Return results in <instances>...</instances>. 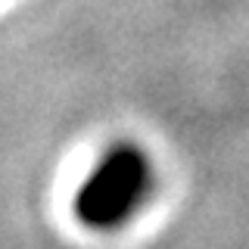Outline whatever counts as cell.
<instances>
[{"label":"cell","mask_w":249,"mask_h":249,"mask_svg":"<svg viewBox=\"0 0 249 249\" xmlns=\"http://www.w3.org/2000/svg\"><path fill=\"white\" fill-rule=\"evenodd\" d=\"M153 190V162L134 143H112L78 187L75 212L84 228L115 231L146 202Z\"/></svg>","instance_id":"cell-1"}]
</instances>
